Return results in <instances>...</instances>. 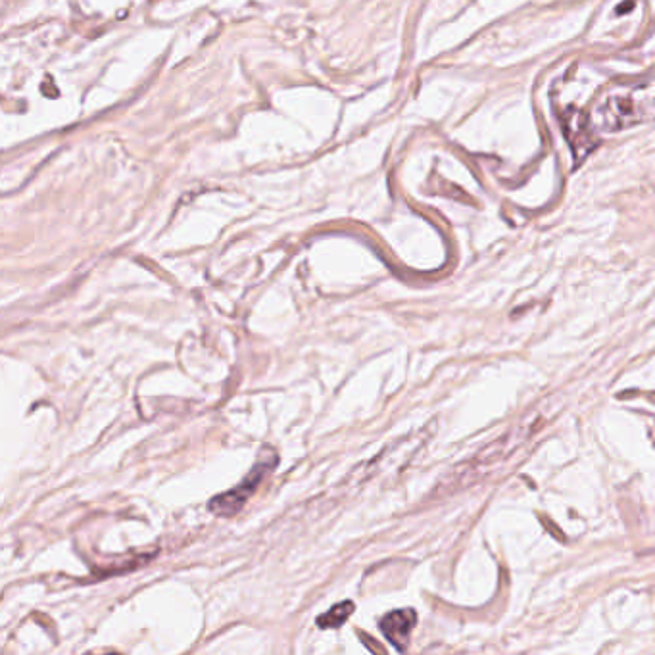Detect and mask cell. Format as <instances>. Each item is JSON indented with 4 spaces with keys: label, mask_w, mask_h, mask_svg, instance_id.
<instances>
[{
    "label": "cell",
    "mask_w": 655,
    "mask_h": 655,
    "mask_svg": "<svg viewBox=\"0 0 655 655\" xmlns=\"http://www.w3.org/2000/svg\"><path fill=\"white\" fill-rule=\"evenodd\" d=\"M275 461H277L275 460V456L267 461V463L264 460L258 461L241 485L233 488V490H229V492H225V494H219L216 498H212L210 504H208V510L212 511V513L223 515V517L235 515L237 511L243 508L244 502L254 494L256 486L262 483V479L266 477L267 471L275 465Z\"/></svg>",
    "instance_id": "2"
},
{
    "label": "cell",
    "mask_w": 655,
    "mask_h": 655,
    "mask_svg": "<svg viewBox=\"0 0 655 655\" xmlns=\"http://www.w3.org/2000/svg\"><path fill=\"white\" fill-rule=\"evenodd\" d=\"M648 102L638 93H611L596 110V122L604 131H619L648 118Z\"/></svg>",
    "instance_id": "1"
},
{
    "label": "cell",
    "mask_w": 655,
    "mask_h": 655,
    "mask_svg": "<svg viewBox=\"0 0 655 655\" xmlns=\"http://www.w3.org/2000/svg\"><path fill=\"white\" fill-rule=\"evenodd\" d=\"M356 606L352 602H340L337 606L331 607L327 613L319 615L317 617V627L323 629V631H329V629H339L342 627L350 615L354 613Z\"/></svg>",
    "instance_id": "4"
},
{
    "label": "cell",
    "mask_w": 655,
    "mask_h": 655,
    "mask_svg": "<svg viewBox=\"0 0 655 655\" xmlns=\"http://www.w3.org/2000/svg\"><path fill=\"white\" fill-rule=\"evenodd\" d=\"M415 623H417V615L413 609H398L381 619V632L387 636V640L398 652H404L410 642V634Z\"/></svg>",
    "instance_id": "3"
}]
</instances>
